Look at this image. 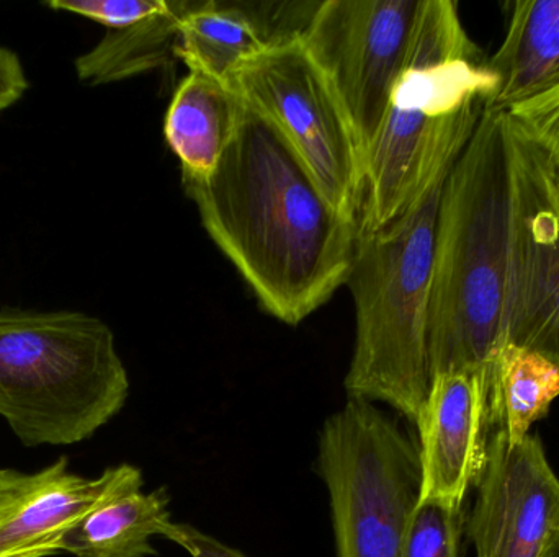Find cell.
<instances>
[{
    "mask_svg": "<svg viewBox=\"0 0 559 557\" xmlns=\"http://www.w3.org/2000/svg\"><path fill=\"white\" fill-rule=\"evenodd\" d=\"M466 512L419 502L411 520L403 557H462Z\"/></svg>",
    "mask_w": 559,
    "mask_h": 557,
    "instance_id": "19",
    "label": "cell"
},
{
    "mask_svg": "<svg viewBox=\"0 0 559 557\" xmlns=\"http://www.w3.org/2000/svg\"><path fill=\"white\" fill-rule=\"evenodd\" d=\"M242 100L222 78L189 71L174 92L164 136L179 157L182 177H203L215 169L228 147Z\"/></svg>",
    "mask_w": 559,
    "mask_h": 557,
    "instance_id": "15",
    "label": "cell"
},
{
    "mask_svg": "<svg viewBox=\"0 0 559 557\" xmlns=\"http://www.w3.org/2000/svg\"><path fill=\"white\" fill-rule=\"evenodd\" d=\"M28 88L29 82L20 56L0 46V113L15 105Z\"/></svg>",
    "mask_w": 559,
    "mask_h": 557,
    "instance_id": "23",
    "label": "cell"
},
{
    "mask_svg": "<svg viewBox=\"0 0 559 557\" xmlns=\"http://www.w3.org/2000/svg\"><path fill=\"white\" fill-rule=\"evenodd\" d=\"M144 477L131 464L127 476L88 510L59 543V553L74 557H153L151 540L163 535L170 519L166 487L143 493Z\"/></svg>",
    "mask_w": 559,
    "mask_h": 557,
    "instance_id": "13",
    "label": "cell"
},
{
    "mask_svg": "<svg viewBox=\"0 0 559 557\" xmlns=\"http://www.w3.org/2000/svg\"><path fill=\"white\" fill-rule=\"evenodd\" d=\"M182 183L206 234L269 316L298 326L344 287L357 219L328 202L285 137L245 101L215 169Z\"/></svg>",
    "mask_w": 559,
    "mask_h": 557,
    "instance_id": "1",
    "label": "cell"
},
{
    "mask_svg": "<svg viewBox=\"0 0 559 557\" xmlns=\"http://www.w3.org/2000/svg\"><path fill=\"white\" fill-rule=\"evenodd\" d=\"M492 417L512 444L531 435L559 398V366L540 353L504 340L488 366Z\"/></svg>",
    "mask_w": 559,
    "mask_h": 557,
    "instance_id": "17",
    "label": "cell"
},
{
    "mask_svg": "<svg viewBox=\"0 0 559 557\" xmlns=\"http://www.w3.org/2000/svg\"><path fill=\"white\" fill-rule=\"evenodd\" d=\"M492 417L488 372H447L430 382L417 419L419 502L463 509L488 458Z\"/></svg>",
    "mask_w": 559,
    "mask_h": 557,
    "instance_id": "11",
    "label": "cell"
},
{
    "mask_svg": "<svg viewBox=\"0 0 559 557\" xmlns=\"http://www.w3.org/2000/svg\"><path fill=\"white\" fill-rule=\"evenodd\" d=\"M443 182L390 225L358 231L345 281L355 307L345 395L386 404L411 425H416L432 382L430 288Z\"/></svg>",
    "mask_w": 559,
    "mask_h": 557,
    "instance_id": "4",
    "label": "cell"
},
{
    "mask_svg": "<svg viewBox=\"0 0 559 557\" xmlns=\"http://www.w3.org/2000/svg\"><path fill=\"white\" fill-rule=\"evenodd\" d=\"M160 536L180 546L190 557H249L190 523L169 522Z\"/></svg>",
    "mask_w": 559,
    "mask_h": 557,
    "instance_id": "22",
    "label": "cell"
},
{
    "mask_svg": "<svg viewBox=\"0 0 559 557\" xmlns=\"http://www.w3.org/2000/svg\"><path fill=\"white\" fill-rule=\"evenodd\" d=\"M190 5L192 2H167L160 12L141 22L107 29L91 51L75 59L79 81L95 87L166 68L176 58L180 23Z\"/></svg>",
    "mask_w": 559,
    "mask_h": 557,
    "instance_id": "16",
    "label": "cell"
},
{
    "mask_svg": "<svg viewBox=\"0 0 559 557\" xmlns=\"http://www.w3.org/2000/svg\"><path fill=\"white\" fill-rule=\"evenodd\" d=\"M511 231L504 340L559 366V154L506 118Z\"/></svg>",
    "mask_w": 559,
    "mask_h": 557,
    "instance_id": "8",
    "label": "cell"
},
{
    "mask_svg": "<svg viewBox=\"0 0 559 557\" xmlns=\"http://www.w3.org/2000/svg\"><path fill=\"white\" fill-rule=\"evenodd\" d=\"M488 65L499 88L486 110L509 113L559 88V0L512 3L504 39Z\"/></svg>",
    "mask_w": 559,
    "mask_h": 557,
    "instance_id": "14",
    "label": "cell"
},
{
    "mask_svg": "<svg viewBox=\"0 0 559 557\" xmlns=\"http://www.w3.org/2000/svg\"><path fill=\"white\" fill-rule=\"evenodd\" d=\"M508 114L559 154V88L514 108Z\"/></svg>",
    "mask_w": 559,
    "mask_h": 557,
    "instance_id": "21",
    "label": "cell"
},
{
    "mask_svg": "<svg viewBox=\"0 0 559 557\" xmlns=\"http://www.w3.org/2000/svg\"><path fill=\"white\" fill-rule=\"evenodd\" d=\"M226 84L285 137L328 202L358 221L364 154L337 92L309 55L301 33L274 36Z\"/></svg>",
    "mask_w": 559,
    "mask_h": 557,
    "instance_id": "7",
    "label": "cell"
},
{
    "mask_svg": "<svg viewBox=\"0 0 559 557\" xmlns=\"http://www.w3.org/2000/svg\"><path fill=\"white\" fill-rule=\"evenodd\" d=\"M130 378L110 327L79 311L0 310V417L25 447L94 437Z\"/></svg>",
    "mask_w": 559,
    "mask_h": 557,
    "instance_id": "5",
    "label": "cell"
},
{
    "mask_svg": "<svg viewBox=\"0 0 559 557\" xmlns=\"http://www.w3.org/2000/svg\"><path fill=\"white\" fill-rule=\"evenodd\" d=\"M131 464L98 477L69 470L61 457L38 473L0 468V557H48L66 533L127 476Z\"/></svg>",
    "mask_w": 559,
    "mask_h": 557,
    "instance_id": "12",
    "label": "cell"
},
{
    "mask_svg": "<svg viewBox=\"0 0 559 557\" xmlns=\"http://www.w3.org/2000/svg\"><path fill=\"white\" fill-rule=\"evenodd\" d=\"M423 0L314 3L301 38L337 92L367 153L406 65Z\"/></svg>",
    "mask_w": 559,
    "mask_h": 557,
    "instance_id": "9",
    "label": "cell"
},
{
    "mask_svg": "<svg viewBox=\"0 0 559 557\" xmlns=\"http://www.w3.org/2000/svg\"><path fill=\"white\" fill-rule=\"evenodd\" d=\"M499 77L452 0H423L406 65L364 156L358 231L390 225L449 175Z\"/></svg>",
    "mask_w": 559,
    "mask_h": 557,
    "instance_id": "2",
    "label": "cell"
},
{
    "mask_svg": "<svg viewBox=\"0 0 559 557\" xmlns=\"http://www.w3.org/2000/svg\"><path fill=\"white\" fill-rule=\"evenodd\" d=\"M540 557H559V523L554 533H551L550 538H548L547 546H545Z\"/></svg>",
    "mask_w": 559,
    "mask_h": 557,
    "instance_id": "24",
    "label": "cell"
},
{
    "mask_svg": "<svg viewBox=\"0 0 559 557\" xmlns=\"http://www.w3.org/2000/svg\"><path fill=\"white\" fill-rule=\"evenodd\" d=\"M466 513L476 557H540L559 523V477L538 435L512 444L501 428Z\"/></svg>",
    "mask_w": 559,
    "mask_h": 557,
    "instance_id": "10",
    "label": "cell"
},
{
    "mask_svg": "<svg viewBox=\"0 0 559 557\" xmlns=\"http://www.w3.org/2000/svg\"><path fill=\"white\" fill-rule=\"evenodd\" d=\"M506 118L485 108L440 193L429 310L432 378L488 372L504 342L511 231Z\"/></svg>",
    "mask_w": 559,
    "mask_h": 557,
    "instance_id": "3",
    "label": "cell"
},
{
    "mask_svg": "<svg viewBox=\"0 0 559 557\" xmlns=\"http://www.w3.org/2000/svg\"><path fill=\"white\" fill-rule=\"evenodd\" d=\"M314 471L328 491L337 557H403L420 464L417 440L393 415L347 399L321 425Z\"/></svg>",
    "mask_w": 559,
    "mask_h": 557,
    "instance_id": "6",
    "label": "cell"
},
{
    "mask_svg": "<svg viewBox=\"0 0 559 557\" xmlns=\"http://www.w3.org/2000/svg\"><path fill=\"white\" fill-rule=\"evenodd\" d=\"M45 5L94 20L107 29H117L160 12L167 0H51Z\"/></svg>",
    "mask_w": 559,
    "mask_h": 557,
    "instance_id": "20",
    "label": "cell"
},
{
    "mask_svg": "<svg viewBox=\"0 0 559 557\" xmlns=\"http://www.w3.org/2000/svg\"><path fill=\"white\" fill-rule=\"evenodd\" d=\"M258 19L241 5L192 2L180 23L176 56L189 71L226 78L271 41Z\"/></svg>",
    "mask_w": 559,
    "mask_h": 557,
    "instance_id": "18",
    "label": "cell"
}]
</instances>
